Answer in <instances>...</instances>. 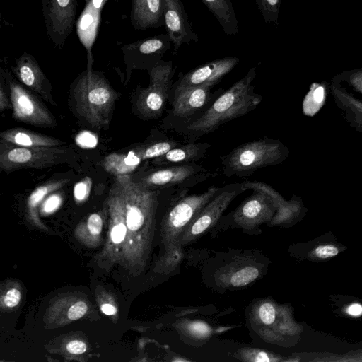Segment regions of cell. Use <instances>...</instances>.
<instances>
[{"instance_id": "36", "label": "cell", "mask_w": 362, "mask_h": 362, "mask_svg": "<svg viewBox=\"0 0 362 362\" xmlns=\"http://www.w3.org/2000/svg\"><path fill=\"white\" fill-rule=\"evenodd\" d=\"M66 349L71 354H81L86 351V345L81 341L73 340L68 343Z\"/></svg>"}, {"instance_id": "31", "label": "cell", "mask_w": 362, "mask_h": 362, "mask_svg": "<svg viewBox=\"0 0 362 362\" xmlns=\"http://www.w3.org/2000/svg\"><path fill=\"white\" fill-rule=\"evenodd\" d=\"M62 202V198L58 194L49 196L43 204V210L46 213H50L56 210Z\"/></svg>"}, {"instance_id": "22", "label": "cell", "mask_w": 362, "mask_h": 362, "mask_svg": "<svg viewBox=\"0 0 362 362\" xmlns=\"http://www.w3.org/2000/svg\"><path fill=\"white\" fill-rule=\"evenodd\" d=\"M329 84L326 82L313 83L311 84L310 91L305 98L303 111L308 116H313L323 106Z\"/></svg>"}, {"instance_id": "38", "label": "cell", "mask_w": 362, "mask_h": 362, "mask_svg": "<svg viewBox=\"0 0 362 362\" xmlns=\"http://www.w3.org/2000/svg\"><path fill=\"white\" fill-rule=\"evenodd\" d=\"M346 312L354 317L361 316L362 315V305L358 303H353L347 308Z\"/></svg>"}, {"instance_id": "29", "label": "cell", "mask_w": 362, "mask_h": 362, "mask_svg": "<svg viewBox=\"0 0 362 362\" xmlns=\"http://www.w3.org/2000/svg\"><path fill=\"white\" fill-rule=\"evenodd\" d=\"M87 311V305L83 301L76 302L68 311V317L76 320L83 317Z\"/></svg>"}, {"instance_id": "13", "label": "cell", "mask_w": 362, "mask_h": 362, "mask_svg": "<svg viewBox=\"0 0 362 362\" xmlns=\"http://www.w3.org/2000/svg\"><path fill=\"white\" fill-rule=\"evenodd\" d=\"M220 189L218 187L209 186L201 194L187 195L188 192H185L177 197L168 214L169 226L180 229L191 223Z\"/></svg>"}, {"instance_id": "34", "label": "cell", "mask_w": 362, "mask_h": 362, "mask_svg": "<svg viewBox=\"0 0 362 362\" xmlns=\"http://www.w3.org/2000/svg\"><path fill=\"white\" fill-rule=\"evenodd\" d=\"M76 141L81 146L84 147H93L97 144V138L87 132L78 135Z\"/></svg>"}, {"instance_id": "14", "label": "cell", "mask_w": 362, "mask_h": 362, "mask_svg": "<svg viewBox=\"0 0 362 362\" xmlns=\"http://www.w3.org/2000/svg\"><path fill=\"white\" fill-rule=\"evenodd\" d=\"M11 69L22 83L54 105L52 86L33 56L24 52Z\"/></svg>"}, {"instance_id": "15", "label": "cell", "mask_w": 362, "mask_h": 362, "mask_svg": "<svg viewBox=\"0 0 362 362\" xmlns=\"http://www.w3.org/2000/svg\"><path fill=\"white\" fill-rule=\"evenodd\" d=\"M211 146V144L209 142L186 141L164 155L153 158L152 163L156 167L197 163L206 156Z\"/></svg>"}, {"instance_id": "5", "label": "cell", "mask_w": 362, "mask_h": 362, "mask_svg": "<svg viewBox=\"0 0 362 362\" xmlns=\"http://www.w3.org/2000/svg\"><path fill=\"white\" fill-rule=\"evenodd\" d=\"M74 154L60 146L23 147L0 141V169L6 173L23 168L42 169L67 163Z\"/></svg>"}, {"instance_id": "33", "label": "cell", "mask_w": 362, "mask_h": 362, "mask_svg": "<svg viewBox=\"0 0 362 362\" xmlns=\"http://www.w3.org/2000/svg\"><path fill=\"white\" fill-rule=\"evenodd\" d=\"M189 329L192 333L197 336H206L210 332L209 327L202 322H194L191 323Z\"/></svg>"}, {"instance_id": "26", "label": "cell", "mask_w": 362, "mask_h": 362, "mask_svg": "<svg viewBox=\"0 0 362 362\" xmlns=\"http://www.w3.org/2000/svg\"><path fill=\"white\" fill-rule=\"evenodd\" d=\"M339 252V247L336 245L324 243L316 246L311 255L315 259L324 260L337 256Z\"/></svg>"}, {"instance_id": "11", "label": "cell", "mask_w": 362, "mask_h": 362, "mask_svg": "<svg viewBox=\"0 0 362 362\" xmlns=\"http://www.w3.org/2000/svg\"><path fill=\"white\" fill-rule=\"evenodd\" d=\"M172 41L166 33L124 45L121 49L127 62L144 66L148 71L162 61L170 49Z\"/></svg>"}, {"instance_id": "7", "label": "cell", "mask_w": 362, "mask_h": 362, "mask_svg": "<svg viewBox=\"0 0 362 362\" xmlns=\"http://www.w3.org/2000/svg\"><path fill=\"white\" fill-rule=\"evenodd\" d=\"M213 173L198 163L158 166L146 172L139 182L152 190L190 189L207 180Z\"/></svg>"}, {"instance_id": "32", "label": "cell", "mask_w": 362, "mask_h": 362, "mask_svg": "<svg viewBox=\"0 0 362 362\" xmlns=\"http://www.w3.org/2000/svg\"><path fill=\"white\" fill-rule=\"evenodd\" d=\"M20 300V291L16 288H13L6 293L4 297V303L8 307H14L18 304Z\"/></svg>"}, {"instance_id": "8", "label": "cell", "mask_w": 362, "mask_h": 362, "mask_svg": "<svg viewBox=\"0 0 362 362\" xmlns=\"http://www.w3.org/2000/svg\"><path fill=\"white\" fill-rule=\"evenodd\" d=\"M7 74L14 118L23 123L37 127H56V120L47 107L30 91L14 81L9 73Z\"/></svg>"}, {"instance_id": "24", "label": "cell", "mask_w": 362, "mask_h": 362, "mask_svg": "<svg viewBox=\"0 0 362 362\" xmlns=\"http://www.w3.org/2000/svg\"><path fill=\"white\" fill-rule=\"evenodd\" d=\"M338 81H345L354 90L362 95V68L344 71L334 78Z\"/></svg>"}, {"instance_id": "39", "label": "cell", "mask_w": 362, "mask_h": 362, "mask_svg": "<svg viewBox=\"0 0 362 362\" xmlns=\"http://www.w3.org/2000/svg\"><path fill=\"white\" fill-rule=\"evenodd\" d=\"M108 0H84L85 4L89 5L96 10L102 11Z\"/></svg>"}, {"instance_id": "2", "label": "cell", "mask_w": 362, "mask_h": 362, "mask_svg": "<svg viewBox=\"0 0 362 362\" xmlns=\"http://www.w3.org/2000/svg\"><path fill=\"white\" fill-rule=\"evenodd\" d=\"M288 155V148L280 139L264 136L240 144L222 156L221 171L228 178H244L260 168L282 163Z\"/></svg>"}, {"instance_id": "41", "label": "cell", "mask_w": 362, "mask_h": 362, "mask_svg": "<svg viewBox=\"0 0 362 362\" xmlns=\"http://www.w3.org/2000/svg\"><path fill=\"white\" fill-rule=\"evenodd\" d=\"M255 361H270L271 360L268 357V355L266 353H264V352H259L257 355Z\"/></svg>"}, {"instance_id": "10", "label": "cell", "mask_w": 362, "mask_h": 362, "mask_svg": "<svg viewBox=\"0 0 362 362\" xmlns=\"http://www.w3.org/2000/svg\"><path fill=\"white\" fill-rule=\"evenodd\" d=\"M236 57H226L197 66L186 74L180 72L171 89L191 88L204 85L214 86L238 64Z\"/></svg>"}, {"instance_id": "16", "label": "cell", "mask_w": 362, "mask_h": 362, "mask_svg": "<svg viewBox=\"0 0 362 362\" xmlns=\"http://www.w3.org/2000/svg\"><path fill=\"white\" fill-rule=\"evenodd\" d=\"M131 24L136 30H146L163 26V0H132Z\"/></svg>"}, {"instance_id": "3", "label": "cell", "mask_w": 362, "mask_h": 362, "mask_svg": "<svg viewBox=\"0 0 362 362\" xmlns=\"http://www.w3.org/2000/svg\"><path fill=\"white\" fill-rule=\"evenodd\" d=\"M74 96L77 112L89 124L102 127L109 124L117 95L103 74L87 69L75 84Z\"/></svg>"}, {"instance_id": "6", "label": "cell", "mask_w": 362, "mask_h": 362, "mask_svg": "<svg viewBox=\"0 0 362 362\" xmlns=\"http://www.w3.org/2000/svg\"><path fill=\"white\" fill-rule=\"evenodd\" d=\"M177 66L172 61H161L149 71V85L141 89L136 101V110L145 119L160 117L169 101L173 78Z\"/></svg>"}, {"instance_id": "4", "label": "cell", "mask_w": 362, "mask_h": 362, "mask_svg": "<svg viewBox=\"0 0 362 362\" xmlns=\"http://www.w3.org/2000/svg\"><path fill=\"white\" fill-rule=\"evenodd\" d=\"M204 85L191 88L171 89L169 103L170 109L163 126L177 133L196 120L225 90Z\"/></svg>"}, {"instance_id": "40", "label": "cell", "mask_w": 362, "mask_h": 362, "mask_svg": "<svg viewBox=\"0 0 362 362\" xmlns=\"http://www.w3.org/2000/svg\"><path fill=\"white\" fill-rule=\"evenodd\" d=\"M101 310L103 313L108 315H114L117 312L115 307L110 304H103L101 307Z\"/></svg>"}, {"instance_id": "37", "label": "cell", "mask_w": 362, "mask_h": 362, "mask_svg": "<svg viewBox=\"0 0 362 362\" xmlns=\"http://www.w3.org/2000/svg\"><path fill=\"white\" fill-rule=\"evenodd\" d=\"M8 98H7L6 93L4 90L2 82L0 85V110L3 111L5 109H9L12 107L11 105Z\"/></svg>"}, {"instance_id": "21", "label": "cell", "mask_w": 362, "mask_h": 362, "mask_svg": "<svg viewBox=\"0 0 362 362\" xmlns=\"http://www.w3.org/2000/svg\"><path fill=\"white\" fill-rule=\"evenodd\" d=\"M221 25L227 35L238 32V19L230 0H202Z\"/></svg>"}, {"instance_id": "30", "label": "cell", "mask_w": 362, "mask_h": 362, "mask_svg": "<svg viewBox=\"0 0 362 362\" xmlns=\"http://www.w3.org/2000/svg\"><path fill=\"white\" fill-rule=\"evenodd\" d=\"M90 232L93 235L99 234L102 230L103 221L101 217L97 214H91L87 222Z\"/></svg>"}, {"instance_id": "18", "label": "cell", "mask_w": 362, "mask_h": 362, "mask_svg": "<svg viewBox=\"0 0 362 362\" xmlns=\"http://www.w3.org/2000/svg\"><path fill=\"white\" fill-rule=\"evenodd\" d=\"M102 11L85 4L76 22V32L79 40L88 53V68L91 69L93 63L92 47L97 36L98 29L101 20Z\"/></svg>"}, {"instance_id": "35", "label": "cell", "mask_w": 362, "mask_h": 362, "mask_svg": "<svg viewBox=\"0 0 362 362\" xmlns=\"http://www.w3.org/2000/svg\"><path fill=\"white\" fill-rule=\"evenodd\" d=\"M126 234V226L123 223L116 225L112 230L111 238L115 243L122 242Z\"/></svg>"}, {"instance_id": "12", "label": "cell", "mask_w": 362, "mask_h": 362, "mask_svg": "<svg viewBox=\"0 0 362 362\" xmlns=\"http://www.w3.org/2000/svg\"><path fill=\"white\" fill-rule=\"evenodd\" d=\"M164 23L167 33L177 52L184 43L198 42L199 37L194 32L182 0H163Z\"/></svg>"}, {"instance_id": "25", "label": "cell", "mask_w": 362, "mask_h": 362, "mask_svg": "<svg viewBox=\"0 0 362 362\" xmlns=\"http://www.w3.org/2000/svg\"><path fill=\"white\" fill-rule=\"evenodd\" d=\"M258 275L259 272L256 268L245 267L233 275L230 283L235 286H243L253 281Z\"/></svg>"}, {"instance_id": "23", "label": "cell", "mask_w": 362, "mask_h": 362, "mask_svg": "<svg viewBox=\"0 0 362 362\" xmlns=\"http://www.w3.org/2000/svg\"><path fill=\"white\" fill-rule=\"evenodd\" d=\"M257 9L266 23L279 25V15L281 0H255Z\"/></svg>"}, {"instance_id": "27", "label": "cell", "mask_w": 362, "mask_h": 362, "mask_svg": "<svg viewBox=\"0 0 362 362\" xmlns=\"http://www.w3.org/2000/svg\"><path fill=\"white\" fill-rule=\"evenodd\" d=\"M91 187V180L86 177L77 182L74 188V195L76 200L82 201L88 195Z\"/></svg>"}, {"instance_id": "9", "label": "cell", "mask_w": 362, "mask_h": 362, "mask_svg": "<svg viewBox=\"0 0 362 362\" xmlns=\"http://www.w3.org/2000/svg\"><path fill=\"white\" fill-rule=\"evenodd\" d=\"M41 4L47 36L62 49L74 28L77 0H42Z\"/></svg>"}, {"instance_id": "28", "label": "cell", "mask_w": 362, "mask_h": 362, "mask_svg": "<svg viewBox=\"0 0 362 362\" xmlns=\"http://www.w3.org/2000/svg\"><path fill=\"white\" fill-rule=\"evenodd\" d=\"M275 308L269 303L262 304L259 309V318L265 325L272 324L275 320Z\"/></svg>"}, {"instance_id": "19", "label": "cell", "mask_w": 362, "mask_h": 362, "mask_svg": "<svg viewBox=\"0 0 362 362\" xmlns=\"http://www.w3.org/2000/svg\"><path fill=\"white\" fill-rule=\"evenodd\" d=\"M144 144L138 146L125 153H113L105 157L103 167L115 176L130 175L146 160Z\"/></svg>"}, {"instance_id": "17", "label": "cell", "mask_w": 362, "mask_h": 362, "mask_svg": "<svg viewBox=\"0 0 362 362\" xmlns=\"http://www.w3.org/2000/svg\"><path fill=\"white\" fill-rule=\"evenodd\" d=\"M337 107L344 112V117L349 125L358 132H362V101L349 93L339 82L333 78L329 86Z\"/></svg>"}, {"instance_id": "1", "label": "cell", "mask_w": 362, "mask_h": 362, "mask_svg": "<svg viewBox=\"0 0 362 362\" xmlns=\"http://www.w3.org/2000/svg\"><path fill=\"white\" fill-rule=\"evenodd\" d=\"M256 74V66L251 68L242 78L219 95L196 120L177 134L187 141H196L226 123L253 111L263 99L255 90L253 81Z\"/></svg>"}, {"instance_id": "20", "label": "cell", "mask_w": 362, "mask_h": 362, "mask_svg": "<svg viewBox=\"0 0 362 362\" xmlns=\"http://www.w3.org/2000/svg\"><path fill=\"white\" fill-rule=\"evenodd\" d=\"M1 139L23 147L61 146L58 139L21 128L9 129L0 133Z\"/></svg>"}]
</instances>
